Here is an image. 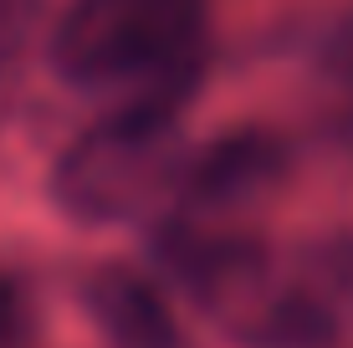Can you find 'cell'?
<instances>
[{
	"label": "cell",
	"instance_id": "7a4b0ae2",
	"mask_svg": "<svg viewBox=\"0 0 353 348\" xmlns=\"http://www.w3.org/2000/svg\"><path fill=\"white\" fill-rule=\"evenodd\" d=\"M179 174V103H123L57 159L52 195L77 221H128Z\"/></svg>",
	"mask_w": 353,
	"mask_h": 348
},
{
	"label": "cell",
	"instance_id": "8992f818",
	"mask_svg": "<svg viewBox=\"0 0 353 348\" xmlns=\"http://www.w3.org/2000/svg\"><path fill=\"white\" fill-rule=\"evenodd\" d=\"M10 323H16V297H10V287L0 282V338L10 333Z\"/></svg>",
	"mask_w": 353,
	"mask_h": 348
},
{
	"label": "cell",
	"instance_id": "277c9868",
	"mask_svg": "<svg viewBox=\"0 0 353 348\" xmlns=\"http://www.w3.org/2000/svg\"><path fill=\"white\" fill-rule=\"evenodd\" d=\"M276 164L282 159H276V149L266 139H256V134L225 139L190 179V215L210 221V215H221L230 205H246L251 195H261L276 179Z\"/></svg>",
	"mask_w": 353,
	"mask_h": 348
},
{
	"label": "cell",
	"instance_id": "6da1fadb",
	"mask_svg": "<svg viewBox=\"0 0 353 348\" xmlns=\"http://www.w3.org/2000/svg\"><path fill=\"white\" fill-rule=\"evenodd\" d=\"M205 57V0H72L52 62L82 92L185 103Z\"/></svg>",
	"mask_w": 353,
	"mask_h": 348
},
{
	"label": "cell",
	"instance_id": "3957f363",
	"mask_svg": "<svg viewBox=\"0 0 353 348\" xmlns=\"http://www.w3.org/2000/svg\"><path fill=\"white\" fill-rule=\"evenodd\" d=\"M88 307L97 328L108 333L113 348H174V313H169L164 292L149 277L128 267H103L88 282Z\"/></svg>",
	"mask_w": 353,
	"mask_h": 348
},
{
	"label": "cell",
	"instance_id": "5b68a950",
	"mask_svg": "<svg viewBox=\"0 0 353 348\" xmlns=\"http://www.w3.org/2000/svg\"><path fill=\"white\" fill-rule=\"evenodd\" d=\"M31 16H36V0H0V52H10L26 36Z\"/></svg>",
	"mask_w": 353,
	"mask_h": 348
}]
</instances>
